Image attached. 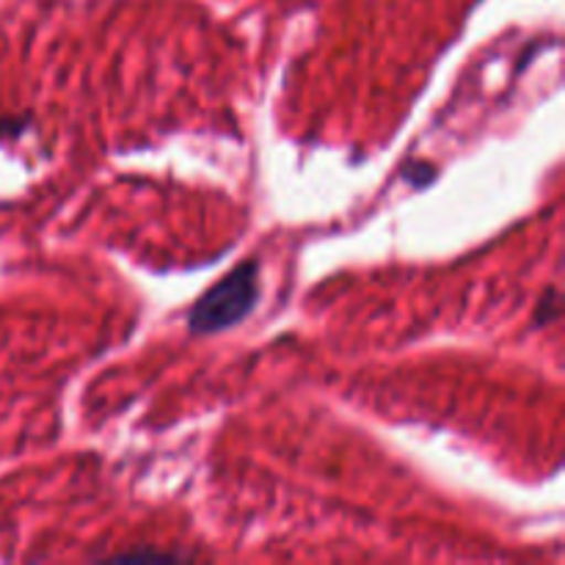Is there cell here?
<instances>
[{
  "label": "cell",
  "mask_w": 565,
  "mask_h": 565,
  "mask_svg": "<svg viewBox=\"0 0 565 565\" xmlns=\"http://www.w3.org/2000/svg\"><path fill=\"white\" fill-rule=\"evenodd\" d=\"M259 268H263L259 259H243L213 287H207L188 312V331L207 337L241 326L257 309L259 290H263Z\"/></svg>",
  "instance_id": "obj_1"
},
{
  "label": "cell",
  "mask_w": 565,
  "mask_h": 565,
  "mask_svg": "<svg viewBox=\"0 0 565 565\" xmlns=\"http://www.w3.org/2000/svg\"><path fill=\"white\" fill-rule=\"evenodd\" d=\"M561 318V292L552 287L544 298L539 301V309L533 315V326H550L552 320Z\"/></svg>",
  "instance_id": "obj_2"
},
{
  "label": "cell",
  "mask_w": 565,
  "mask_h": 565,
  "mask_svg": "<svg viewBox=\"0 0 565 565\" xmlns=\"http://www.w3.org/2000/svg\"><path fill=\"white\" fill-rule=\"evenodd\" d=\"M110 561H177L174 555H166V552H152V550H136V552H121L114 555Z\"/></svg>",
  "instance_id": "obj_3"
}]
</instances>
